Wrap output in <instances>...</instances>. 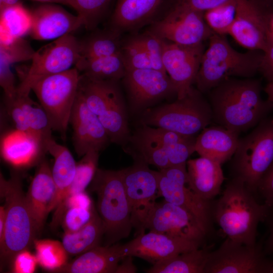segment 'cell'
<instances>
[{"label": "cell", "instance_id": "obj_1", "mask_svg": "<svg viewBox=\"0 0 273 273\" xmlns=\"http://www.w3.org/2000/svg\"><path fill=\"white\" fill-rule=\"evenodd\" d=\"M262 89L261 81L253 77L224 79L207 93L212 121L238 134L254 128L273 110Z\"/></svg>", "mask_w": 273, "mask_h": 273}, {"label": "cell", "instance_id": "obj_2", "mask_svg": "<svg viewBox=\"0 0 273 273\" xmlns=\"http://www.w3.org/2000/svg\"><path fill=\"white\" fill-rule=\"evenodd\" d=\"M267 210L268 206L258 202L242 180L232 178L220 197L213 200L212 216L228 238L254 245L258 225L264 221Z\"/></svg>", "mask_w": 273, "mask_h": 273}, {"label": "cell", "instance_id": "obj_3", "mask_svg": "<svg viewBox=\"0 0 273 273\" xmlns=\"http://www.w3.org/2000/svg\"><path fill=\"white\" fill-rule=\"evenodd\" d=\"M203 54L195 80L197 88L203 94L230 77L252 78L259 72L263 52L235 50L224 35L214 33Z\"/></svg>", "mask_w": 273, "mask_h": 273}, {"label": "cell", "instance_id": "obj_4", "mask_svg": "<svg viewBox=\"0 0 273 273\" xmlns=\"http://www.w3.org/2000/svg\"><path fill=\"white\" fill-rule=\"evenodd\" d=\"M1 196L5 200V226L0 241L1 270L11 266L15 256L28 249L38 234L23 191L19 175L9 179L0 174Z\"/></svg>", "mask_w": 273, "mask_h": 273}, {"label": "cell", "instance_id": "obj_5", "mask_svg": "<svg viewBox=\"0 0 273 273\" xmlns=\"http://www.w3.org/2000/svg\"><path fill=\"white\" fill-rule=\"evenodd\" d=\"M90 184L97 195V210L104 226V245L127 238L133 227L121 170L98 168Z\"/></svg>", "mask_w": 273, "mask_h": 273}, {"label": "cell", "instance_id": "obj_6", "mask_svg": "<svg viewBox=\"0 0 273 273\" xmlns=\"http://www.w3.org/2000/svg\"><path fill=\"white\" fill-rule=\"evenodd\" d=\"M78 92L99 118L110 142L126 145L130 136L118 80H94L80 74Z\"/></svg>", "mask_w": 273, "mask_h": 273}, {"label": "cell", "instance_id": "obj_7", "mask_svg": "<svg viewBox=\"0 0 273 273\" xmlns=\"http://www.w3.org/2000/svg\"><path fill=\"white\" fill-rule=\"evenodd\" d=\"M212 121L211 105L203 93L193 86L183 98L147 109L141 122L185 136L196 137Z\"/></svg>", "mask_w": 273, "mask_h": 273}, {"label": "cell", "instance_id": "obj_8", "mask_svg": "<svg viewBox=\"0 0 273 273\" xmlns=\"http://www.w3.org/2000/svg\"><path fill=\"white\" fill-rule=\"evenodd\" d=\"M231 159L232 178L242 180L256 196L259 181L273 161V116H268L239 138Z\"/></svg>", "mask_w": 273, "mask_h": 273}, {"label": "cell", "instance_id": "obj_9", "mask_svg": "<svg viewBox=\"0 0 273 273\" xmlns=\"http://www.w3.org/2000/svg\"><path fill=\"white\" fill-rule=\"evenodd\" d=\"M80 73L75 67L44 77L31 90L46 112L53 130L65 137L77 94Z\"/></svg>", "mask_w": 273, "mask_h": 273}, {"label": "cell", "instance_id": "obj_10", "mask_svg": "<svg viewBox=\"0 0 273 273\" xmlns=\"http://www.w3.org/2000/svg\"><path fill=\"white\" fill-rule=\"evenodd\" d=\"M80 41L68 34L35 51L31 64L17 86V94L28 96L33 84L40 79L66 71L79 58Z\"/></svg>", "mask_w": 273, "mask_h": 273}, {"label": "cell", "instance_id": "obj_11", "mask_svg": "<svg viewBox=\"0 0 273 273\" xmlns=\"http://www.w3.org/2000/svg\"><path fill=\"white\" fill-rule=\"evenodd\" d=\"M272 18L273 7L264 0H237L229 34L243 47L264 53L273 40Z\"/></svg>", "mask_w": 273, "mask_h": 273}, {"label": "cell", "instance_id": "obj_12", "mask_svg": "<svg viewBox=\"0 0 273 273\" xmlns=\"http://www.w3.org/2000/svg\"><path fill=\"white\" fill-rule=\"evenodd\" d=\"M204 13L172 3L165 13L150 24L147 31L177 44H200L214 33L206 23Z\"/></svg>", "mask_w": 273, "mask_h": 273}, {"label": "cell", "instance_id": "obj_13", "mask_svg": "<svg viewBox=\"0 0 273 273\" xmlns=\"http://www.w3.org/2000/svg\"><path fill=\"white\" fill-rule=\"evenodd\" d=\"M158 197L178 205L194 215L207 235L213 229V200H204L195 194L187 184V165L170 166L159 169Z\"/></svg>", "mask_w": 273, "mask_h": 273}, {"label": "cell", "instance_id": "obj_14", "mask_svg": "<svg viewBox=\"0 0 273 273\" xmlns=\"http://www.w3.org/2000/svg\"><path fill=\"white\" fill-rule=\"evenodd\" d=\"M134 159L132 165L121 172L132 227L138 235L145 232V222L158 197V171L151 169L144 161Z\"/></svg>", "mask_w": 273, "mask_h": 273}, {"label": "cell", "instance_id": "obj_15", "mask_svg": "<svg viewBox=\"0 0 273 273\" xmlns=\"http://www.w3.org/2000/svg\"><path fill=\"white\" fill-rule=\"evenodd\" d=\"M271 266L260 244L246 245L227 237L210 251L205 273H270Z\"/></svg>", "mask_w": 273, "mask_h": 273}, {"label": "cell", "instance_id": "obj_16", "mask_svg": "<svg viewBox=\"0 0 273 273\" xmlns=\"http://www.w3.org/2000/svg\"><path fill=\"white\" fill-rule=\"evenodd\" d=\"M144 229L197 242L202 245L207 236L194 215L184 208L165 200L156 202L146 219Z\"/></svg>", "mask_w": 273, "mask_h": 273}, {"label": "cell", "instance_id": "obj_17", "mask_svg": "<svg viewBox=\"0 0 273 273\" xmlns=\"http://www.w3.org/2000/svg\"><path fill=\"white\" fill-rule=\"evenodd\" d=\"M162 47L164 69L175 86L177 98H182L195 82L204 46H184L162 39Z\"/></svg>", "mask_w": 273, "mask_h": 273}, {"label": "cell", "instance_id": "obj_18", "mask_svg": "<svg viewBox=\"0 0 273 273\" xmlns=\"http://www.w3.org/2000/svg\"><path fill=\"white\" fill-rule=\"evenodd\" d=\"M122 79L134 110L144 109L165 98L177 97L175 86L167 73L153 68L126 70Z\"/></svg>", "mask_w": 273, "mask_h": 273}, {"label": "cell", "instance_id": "obj_19", "mask_svg": "<svg viewBox=\"0 0 273 273\" xmlns=\"http://www.w3.org/2000/svg\"><path fill=\"white\" fill-rule=\"evenodd\" d=\"M202 245L197 242L153 231L141 233L123 244L125 256L141 258L152 265Z\"/></svg>", "mask_w": 273, "mask_h": 273}, {"label": "cell", "instance_id": "obj_20", "mask_svg": "<svg viewBox=\"0 0 273 273\" xmlns=\"http://www.w3.org/2000/svg\"><path fill=\"white\" fill-rule=\"evenodd\" d=\"M69 123L73 131L74 150L79 157L89 151L100 152L111 142L99 118L89 109L78 91Z\"/></svg>", "mask_w": 273, "mask_h": 273}, {"label": "cell", "instance_id": "obj_21", "mask_svg": "<svg viewBox=\"0 0 273 273\" xmlns=\"http://www.w3.org/2000/svg\"><path fill=\"white\" fill-rule=\"evenodd\" d=\"M32 25L29 33L34 39H56L72 34L81 26L82 19L53 4L41 5L31 11Z\"/></svg>", "mask_w": 273, "mask_h": 273}, {"label": "cell", "instance_id": "obj_22", "mask_svg": "<svg viewBox=\"0 0 273 273\" xmlns=\"http://www.w3.org/2000/svg\"><path fill=\"white\" fill-rule=\"evenodd\" d=\"M171 0H117L111 17V29L120 34L135 32L160 18Z\"/></svg>", "mask_w": 273, "mask_h": 273}, {"label": "cell", "instance_id": "obj_23", "mask_svg": "<svg viewBox=\"0 0 273 273\" xmlns=\"http://www.w3.org/2000/svg\"><path fill=\"white\" fill-rule=\"evenodd\" d=\"M7 112L15 128L29 132L44 144L53 138L50 119L40 104L28 96L17 94L12 99H5Z\"/></svg>", "mask_w": 273, "mask_h": 273}, {"label": "cell", "instance_id": "obj_24", "mask_svg": "<svg viewBox=\"0 0 273 273\" xmlns=\"http://www.w3.org/2000/svg\"><path fill=\"white\" fill-rule=\"evenodd\" d=\"M47 152L42 141L29 132L15 128L1 136V156L14 167L26 168L38 164Z\"/></svg>", "mask_w": 273, "mask_h": 273}, {"label": "cell", "instance_id": "obj_25", "mask_svg": "<svg viewBox=\"0 0 273 273\" xmlns=\"http://www.w3.org/2000/svg\"><path fill=\"white\" fill-rule=\"evenodd\" d=\"M57 189L52 169L43 157L37 168L26 194L27 203L38 233L48 214L53 210Z\"/></svg>", "mask_w": 273, "mask_h": 273}, {"label": "cell", "instance_id": "obj_26", "mask_svg": "<svg viewBox=\"0 0 273 273\" xmlns=\"http://www.w3.org/2000/svg\"><path fill=\"white\" fill-rule=\"evenodd\" d=\"M125 257L123 244L100 245L77 256L54 272L116 273Z\"/></svg>", "mask_w": 273, "mask_h": 273}, {"label": "cell", "instance_id": "obj_27", "mask_svg": "<svg viewBox=\"0 0 273 273\" xmlns=\"http://www.w3.org/2000/svg\"><path fill=\"white\" fill-rule=\"evenodd\" d=\"M186 165L188 187L202 199L214 200L220 193L224 180L221 164L200 156L188 160Z\"/></svg>", "mask_w": 273, "mask_h": 273}, {"label": "cell", "instance_id": "obj_28", "mask_svg": "<svg viewBox=\"0 0 273 273\" xmlns=\"http://www.w3.org/2000/svg\"><path fill=\"white\" fill-rule=\"evenodd\" d=\"M239 134L220 125L204 128L197 136L195 152L221 164L230 160L239 142Z\"/></svg>", "mask_w": 273, "mask_h": 273}, {"label": "cell", "instance_id": "obj_29", "mask_svg": "<svg viewBox=\"0 0 273 273\" xmlns=\"http://www.w3.org/2000/svg\"><path fill=\"white\" fill-rule=\"evenodd\" d=\"M46 149L54 160L52 173L57 193L53 206L54 210L63 200L73 183L77 163L68 149L57 143L53 138L47 142Z\"/></svg>", "mask_w": 273, "mask_h": 273}, {"label": "cell", "instance_id": "obj_30", "mask_svg": "<svg viewBox=\"0 0 273 273\" xmlns=\"http://www.w3.org/2000/svg\"><path fill=\"white\" fill-rule=\"evenodd\" d=\"M103 222L96 209L91 219L75 232H64L62 243L69 255L78 256L100 246L104 238Z\"/></svg>", "mask_w": 273, "mask_h": 273}, {"label": "cell", "instance_id": "obj_31", "mask_svg": "<svg viewBox=\"0 0 273 273\" xmlns=\"http://www.w3.org/2000/svg\"><path fill=\"white\" fill-rule=\"evenodd\" d=\"M210 250L195 249L152 265L147 273H205Z\"/></svg>", "mask_w": 273, "mask_h": 273}, {"label": "cell", "instance_id": "obj_32", "mask_svg": "<svg viewBox=\"0 0 273 273\" xmlns=\"http://www.w3.org/2000/svg\"><path fill=\"white\" fill-rule=\"evenodd\" d=\"M75 67L80 74L94 80H119L125 74L126 68L121 54L79 60Z\"/></svg>", "mask_w": 273, "mask_h": 273}, {"label": "cell", "instance_id": "obj_33", "mask_svg": "<svg viewBox=\"0 0 273 273\" xmlns=\"http://www.w3.org/2000/svg\"><path fill=\"white\" fill-rule=\"evenodd\" d=\"M31 25V11L22 3L0 10V43L29 34Z\"/></svg>", "mask_w": 273, "mask_h": 273}, {"label": "cell", "instance_id": "obj_34", "mask_svg": "<svg viewBox=\"0 0 273 273\" xmlns=\"http://www.w3.org/2000/svg\"><path fill=\"white\" fill-rule=\"evenodd\" d=\"M122 42L121 34L111 29L95 34L80 41L78 60L120 54Z\"/></svg>", "mask_w": 273, "mask_h": 273}, {"label": "cell", "instance_id": "obj_35", "mask_svg": "<svg viewBox=\"0 0 273 273\" xmlns=\"http://www.w3.org/2000/svg\"><path fill=\"white\" fill-rule=\"evenodd\" d=\"M129 141L133 145L136 153L134 158H139L148 165H152L159 169L170 167L166 152L163 146L153 139L138 130Z\"/></svg>", "mask_w": 273, "mask_h": 273}, {"label": "cell", "instance_id": "obj_36", "mask_svg": "<svg viewBox=\"0 0 273 273\" xmlns=\"http://www.w3.org/2000/svg\"><path fill=\"white\" fill-rule=\"evenodd\" d=\"M33 245L38 264L54 272L68 262V254L62 242L51 239H35Z\"/></svg>", "mask_w": 273, "mask_h": 273}, {"label": "cell", "instance_id": "obj_37", "mask_svg": "<svg viewBox=\"0 0 273 273\" xmlns=\"http://www.w3.org/2000/svg\"><path fill=\"white\" fill-rule=\"evenodd\" d=\"M237 0H230L204 12L205 20L212 31L220 35L229 34L236 13Z\"/></svg>", "mask_w": 273, "mask_h": 273}, {"label": "cell", "instance_id": "obj_38", "mask_svg": "<svg viewBox=\"0 0 273 273\" xmlns=\"http://www.w3.org/2000/svg\"><path fill=\"white\" fill-rule=\"evenodd\" d=\"M99 156V152L89 151L76 163L74 180L63 200L71 195L85 191L86 188L91 183L98 169Z\"/></svg>", "mask_w": 273, "mask_h": 273}, {"label": "cell", "instance_id": "obj_39", "mask_svg": "<svg viewBox=\"0 0 273 273\" xmlns=\"http://www.w3.org/2000/svg\"><path fill=\"white\" fill-rule=\"evenodd\" d=\"M82 19L83 26L87 29L94 28L98 23L111 0H69Z\"/></svg>", "mask_w": 273, "mask_h": 273}, {"label": "cell", "instance_id": "obj_40", "mask_svg": "<svg viewBox=\"0 0 273 273\" xmlns=\"http://www.w3.org/2000/svg\"><path fill=\"white\" fill-rule=\"evenodd\" d=\"M121 54L126 70L153 68L146 52L132 37L123 41Z\"/></svg>", "mask_w": 273, "mask_h": 273}, {"label": "cell", "instance_id": "obj_41", "mask_svg": "<svg viewBox=\"0 0 273 273\" xmlns=\"http://www.w3.org/2000/svg\"><path fill=\"white\" fill-rule=\"evenodd\" d=\"M96 210L94 205L67 207L63 211L61 222L64 232H75L81 229L89 222Z\"/></svg>", "mask_w": 273, "mask_h": 273}, {"label": "cell", "instance_id": "obj_42", "mask_svg": "<svg viewBox=\"0 0 273 273\" xmlns=\"http://www.w3.org/2000/svg\"><path fill=\"white\" fill-rule=\"evenodd\" d=\"M35 52L23 37L7 43H0V60L10 65L31 60Z\"/></svg>", "mask_w": 273, "mask_h": 273}, {"label": "cell", "instance_id": "obj_43", "mask_svg": "<svg viewBox=\"0 0 273 273\" xmlns=\"http://www.w3.org/2000/svg\"><path fill=\"white\" fill-rule=\"evenodd\" d=\"M132 37L143 48L153 68L166 73L162 61V39L148 31Z\"/></svg>", "mask_w": 273, "mask_h": 273}, {"label": "cell", "instance_id": "obj_44", "mask_svg": "<svg viewBox=\"0 0 273 273\" xmlns=\"http://www.w3.org/2000/svg\"><path fill=\"white\" fill-rule=\"evenodd\" d=\"M38 261L36 255L28 249L19 252L14 257L10 266L14 273H33L35 271Z\"/></svg>", "mask_w": 273, "mask_h": 273}, {"label": "cell", "instance_id": "obj_45", "mask_svg": "<svg viewBox=\"0 0 273 273\" xmlns=\"http://www.w3.org/2000/svg\"><path fill=\"white\" fill-rule=\"evenodd\" d=\"M11 66L0 60V85L4 92L5 99H12L17 95V86Z\"/></svg>", "mask_w": 273, "mask_h": 273}, {"label": "cell", "instance_id": "obj_46", "mask_svg": "<svg viewBox=\"0 0 273 273\" xmlns=\"http://www.w3.org/2000/svg\"><path fill=\"white\" fill-rule=\"evenodd\" d=\"M257 195L261 196L263 203L267 206L273 205V161L259 181Z\"/></svg>", "mask_w": 273, "mask_h": 273}, {"label": "cell", "instance_id": "obj_47", "mask_svg": "<svg viewBox=\"0 0 273 273\" xmlns=\"http://www.w3.org/2000/svg\"><path fill=\"white\" fill-rule=\"evenodd\" d=\"M230 0H174L173 3L192 10L205 12Z\"/></svg>", "mask_w": 273, "mask_h": 273}, {"label": "cell", "instance_id": "obj_48", "mask_svg": "<svg viewBox=\"0 0 273 273\" xmlns=\"http://www.w3.org/2000/svg\"><path fill=\"white\" fill-rule=\"evenodd\" d=\"M259 72L267 82L273 80V40L268 49L263 53Z\"/></svg>", "mask_w": 273, "mask_h": 273}, {"label": "cell", "instance_id": "obj_49", "mask_svg": "<svg viewBox=\"0 0 273 273\" xmlns=\"http://www.w3.org/2000/svg\"><path fill=\"white\" fill-rule=\"evenodd\" d=\"M264 221L267 223L268 228V236L266 239L263 249L268 255L273 254V205L268 206V210Z\"/></svg>", "mask_w": 273, "mask_h": 273}, {"label": "cell", "instance_id": "obj_50", "mask_svg": "<svg viewBox=\"0 0 273 273\" xmlns=\"http://www.w3.org/2000/svg\"><path fill=\"white\" fill-rule=\"evenodd\" d=\"M132 256H128L123 258L119 263L116 273H134L136 267L133 263Z\"/></svg>", "mask_w": 273, "mask_h": 273}, {"label": "cell", "instance_id": "obj_51", "mask_svg": "<svg viewBox=\"0 0 273 273\" xmlns=\"http://www.w3.org/2000/svg\"><path fill=\"white\" fill-rule=\"evenodd\" d=\"M6 220V212L5 206H1L0 207V241L3 239Z\"/></svg>", "mask_w": 273, "mask_h": 273}, {"label": "cell", "instance_id": "obj_52", "mask_svg": "<svg viewBox=\"0 0 273 273\" xmlns=\"http://www.w3.org/2000/svg\"><path fill=\"white\" fill-rule=\"evenodd\" d=\"M263 90L267 96V99L273 104V80L267 82Z\"/></svg>", "mask_w": 273, "mask_h": 273}, {"label": "cell", "instance_id": "obj_53", "mask_svg": "<svg viewBox=\"0 0 273 273\" xmlns=\"http://www.w3.org/2000/svg\"><path fill=\"white\" fill-rule=\"evenodd\" d=\"M20 3L21 0H0V10Z\"/></svg>", "mask_w": 273, "mask_h": 273}, {"label": "cell", "instance_id": "obj_54", "mask_svg": "<svg viewBox=\"0 0 273 273\" xmlns=\"http://www.w3.org/2000/svg\"><path fill=\"white\" fill-rule=\"evenodd\" d=\"M42 3H57L63 4L70 6V3L69 0H32Z\"/></svg>", "mask_w": 273, "mask_h": 273}, {"label": "cell", "instance_id": "obj_55", "mask_svg": "<svg viewBox=\"0 0 273 273\" xmlns=\"http://www.w3.org/2000/svg\"><path fill=\"white\" fill-rule=\"evenodd\" d=\"M264 2L271 7H273V0H264Z\"/></svg>", "mask_w": 273, "mask_h": 273}, {"label": "cell", "instance_id": "obj_56", "mask_svg": "<svg viewBox=\"0 0 273 273\" xmlns=\"http://www.w3.org/2000/svg\"><path fill=\"white\" fill-rule=\"evenodd\" d=\"M272 256H273V254H272ZM270 273H273V258L272 259V266H271Z\"/></svg>", "mask_w": 273, "mask_h": 273}]
</instances>
